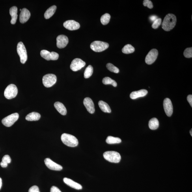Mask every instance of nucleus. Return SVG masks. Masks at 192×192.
<instances>
[{
  "mask_svg": "<svg viewBox=\"0 0 192 192\" xmlns=\"http://www.w3.org/2000/svg\"><path fill=\"white\" fill-rule=\"evenodd\" d=\"M176 20L175 15L172 14H168L164 19L162 24V28L165 31H170L175 27Z\"/></svg>",
  "mask_w": 192,
  "mask_h": 192,
  "instance_id": "f257e3e1",
  "label": "nucleus"
},
{
  "mask_svg": "<svg viewBox=\"0 0 192 192\" xmlns=\"http://www.w3.org/2000/svg\"><path fill=\"white\" fill-rule=\"evenodd\" d=\"M61 139L63 143L70 147H75L78 145V141L74 136L64 133L61 136Z\"/></svg>",
  "mask_w": 192,
  "mask_h": 192,
  "instance_id": "f03ea898",
  "label": "nucleus"
},
{
  "mask_svg": "<svg viewBox=\"0 0 192 192\" xmlns=\"http://www.w3.org/2000/svg\"><path fill=\"white\" fill-rule=\"evenodd\" d=\"M103 157L106 160L111 163H118L121 159L119 153L114 151H108L104 153Z\"/></svg>",
  "mask_w": 192,
  "mask_h": 192,
  "instance_id": "7ed1b4c3",
  "label": "nucleus"
},
{
  "mask_svg": "<svg viewBox=\"0 0 192 192\" xmlns=\"http://www.w3.org/2000/svg\"><path fill=\"white\" fill-rule=\"evenodd\" d=\"M90 47L92 50L96 52H101L108 48L109 44L107 42L96 41L92 43Z\"/></svg>",
  "mask_w": 192,
  "mask_h": 192,
  "instance_id": "20e7f679",
  "label": "nucleus"
},
{
  "mask_svg": "<svg viewBox=\"0 0 192 192\" xmlns=\"http://www.w3.org/2000/svg\"><path fill=\"white\" fill-rule=\"evenodd\" d=\"M17 51L20 57L21 63H25L27 59V49L22 42L18 43L17 46Z\"/></svg>",
  "mask_w": 192,
  "mask_h": 192,
  "instance_id": "39448f33",
  "label": "nucleus"
},
{
  "mask_svg": "<svg viewBox=\"0 0 192 192\" xmlns=\"http://www.w3.org/2000/svg\"><path fill=\"white\" fill-rule=\"evenodd\" d=\"M18 92V90L16 86L14 84H11L6 88L4 92V95L6 99H11L15 98Z\"/></svg>",
  "mask_w": 192,
  "mask_h": 192,
  "instance_id": "423d86ee",
  "label": "nucleus"
},
{
  "mask_svg": "<svg viewBox=\"0 0 192 192\" xmlns=\"http://www.w3.org/2000/svg\"><path fill=\"white\" fill-rule=\"evenodd\" d=\"M57 77L55 74H49L45 75L43 77L42 82L45 87L49 88L52 87L56 82Z\"/></svg>",
  "mask_w": 192,
  "mask_h": 192,
  "instance_id": "0eeeda50",
  "label": "nucleus"
},
{
  "mask_svg": "<svg viewBox=\"0 0 192 192\" xmlns=\"http://www.w3.org/2000/svg\"><path fill=\"white\" fill-rule=\"evenodd\" d=\"M19 118V114L15 113L11 114L2 120V123L4 125L10 127L13 125L15 122L17 121Z\"/></svg>",
  "mask_w": 192,
  "mask_h": 192,
  "instance_id": "6e6552de",
  "label": "nucleus"
},
{
  "mask_svg": "<svg viewBox=\"0 0 192 192\" xmlns=\"http://www.w3.org/2000/svg\"><path fill=\"white\" fill-rule=\"evenodd\" d=\"M85 62L81 59L76 58L73 60L70 65V68L71 70L74 72L78 71L84 67L85 65Z\"/></svg>",
  "mask_w": 192,
  "mask_h": 192,
  "instance_id": "1a4fd4ad",
  "label": "nucleus"
},
{
  "mask_svg": "<svg viewBox=\"0 0 192 192\" xmlns=\"http://www.w3.org/2000/svg\"><path fill=\"white\" fill-rule=\"evenodd\" d=\"M41 56L45 59L49 61V60H57L59 59V54L54 52H50L46 50H42L41 51Z\"/></svg>",
  "mask_w": 192,
  "mask_h": 192,
  "instance_id": "9d476101",
  "label": "nucleus"
},
{
  "mask_svg": "<svg viewBox=\"0 0 192 192\" xmlns=\"http://www.w3.org/2000/svg\"><path fill=\"white\" fill-rule=\"evenodd\" d=\"M158 55V52L156 49H153L148 53L145 58L146 63L151 64L156 61Z\"/></svg>",
  "mask_w": 192,
  "mask_h": 192,
  "instance_id": "9b49d317",
  "label": "nucleus"
},
{
  "mask_svg": "<svg viewBox=\"0 0 192 192\" xmlns=\"http://www.w3.org/2000/svg\"><path fill=\"white\" fill-rule=\"evenodd\" d=\"M164 110L166 115L170 117L173 113V106L171 100L169 98H166L163 101Z\"/></svg>",
  "mask_w": 192,
  "mask_h": 192,
  "instance_id": "f8f14e48",
  "label": "nucleus"
},
{
  "mask_svg": "<svg viewBox=\"0 0 192 192\" xmlns=\"http://www.w3.org/2000/svg\"><path fill=\"white\" fill-rule=\"evenodd\" d=\"M45 165L49 169L56 171H60L63 169V167L61 165L55 162L50 159L47 158L45 159Z\"/></svg>",
  "mask_w": 192,
  "mask_h": 192,
  "instance_id": "ddd939ff",
  "label": "nucleus"
},
{
  "mask_svg": "<svg viewBox=\"0 0 192 192\" xmlns=\"http://www.w3.org/2000/svg\"><path fill=\"white\" fill-rule=\"evenodd\" d=\"M63 26L67 29L73 31L78 29L80 27V25L76 21L73 20H69L64 22Z\"/></svg>",
  "mask_w": 192,
  "mask_h": 192,
  "instance_id": "4468645a",
  "label": "nucleus"
},
{
  "mask_svg": "<svg viewBox=\"0 0 192 192\" xmlns=\"http://www.w3.org/2000/svg\"><path fill=\"white\" fill-rule=\"evenodd\" d=\"M56 40L57 46L59 49H63L65 47L69 42L67 37L64 35L58 36Z\"/></svg>",
  "mask_w": 192,
  "mask_h": 192,
  "instance_id": "2eb2a0df",
  "label": "nucleus"
},
{
  "mask_svg": "<svg viewBox=\"0 0 192 192\" xmlns=\"http://www.w3.org/2000/svg\"><path fill=\"white\" fill-rule=\"evenodd\" d=\"M83 103L84 105L87 109V110L90 114H93L95 109L94 103L93 101L88 97L85 98L84 99L83 101Z\"/></svg>",
  "mask_w": 192,
  "mask_h": 192,
  "instance_id": "dca6fc26",
  "label": "nucleus"
},
{
  "mask_svg": "<svg viewBox=\"0 0 192 192\" xmlns=\"http://www.w3.org/2000/svg\"><path fill=\"white\" fill-rule=\"evenodd\" d=\"M31 14L29 11L26 8H23L21 10L20 17H19V20L21 23L24 24L31 17Z\"/></svg>",
  "mask_w": 192,
  "mask_h": 192,
  "instance_id": "f3484780",
  "label": "nucleus"
},
{
  "mask_svg": "<svg viewBox=\"0 0 192 192\" xmlns=\"http://www.w3.org/2000/svg\"><path fill=\"white\" fill-rule=\"evenodd\" d=\"M63 182L68 186L72 187V188L77 190H81L82 189V187L81 184L74 182L71 179L65 178L63 179Z\"/></svg>",
  "mask_w": 192,
  "mask_h": 192,
  "instance_id": "a211bd4d",
  "label": "nucleus"
},
{
  "mask_svg": "<svg viewBox=\"0 0 192 192\" xmlns=\"http://www.w3.org/2000/svg\"><path fill=\"white\" fill-rule=\"evenodd\" d=\"M148 93L147 90L141 89L137 91L132 92L130 95V97L131 99H135L140 97L145 96Z\"/></svg>",
  "mask_w": 192,
  "mask_h": 192,
  "instance_id": "6ab92c4d",
  "label": "nucleus"
},
{
  "mask_svg": "<svg viewBox=\"0 0 192 192\" xmlns=\"http://www.w3.org/2000/svg\"><path fill=\"white\" fill-rule=\"evenodd\" d=\"M17 13H18V8L16 6H13L10 8L9 13L12 17V19L10 22L12 24H15L16 22L18 16Z\"/></svg>",
  "mask_w": 192,
  "mask_h": 192,
  "instance_id": "aec40b11",
  "label": "nucleus"
},
{
  "mask_svg": "<svg viewBox=\"0 0 192 192\" xmlns=\"http://www.w3.org/2000/svg\"><path fill=\"white\" fill-rule=\"evenodd\" d=\"M54 107L57 111L62 115H65L67 113V109L62 103L56 102L54 103Z\"/></svg>",
  "mask_w": 192,
  "mask_h": 192,
  "instance_id": "412c9836",
  "label": "nucleus"
},
{
  "mask_svg": "<svg viewBox=\"0 0 192 192\" xmlns=\"http://www.w3.org/2000/svg\"><path fill=\"white\" fill-rule=\"evenodd\" d=\"M40 117V114L34 112L28 114L26 117V119L28 121H36L39 120Z\"/></svg>",
  "mask_w": 192,
  "mask_h": 192,
  "instance_id": "4be33fe9",
  "label": "nucleus"
},
{
  "mask_svg": "<svg viewBox=\"0 0 192 192\" xmlns=\"http://www.w3.org/2000/svg\"><path fill=\"white\" fill-rule=\"evenodd\" d=\"M98 105L100 109L104 113H110L111 111L110 107L107 103L103 101H100L98 103Z\"/></svg>",
  "mask_w": 192,
  "mask_h": 192,
  "instance_id": "5701e85b",
  "label": "nucleus"
},
{
  "mask_svg": "<svg viewBox=\"0 0 192 192\" xmlns=\"http://www.w3.org/2000/svg\"><path fill=\"white\" fill-rule=\"evenodd\" d=\"M57 7L56 5H53L49 7L45 12L44 17L46 19H49L55 14L56 10Z\"/></svg>",
  "mask_w": 192,
  "mask_h": 192,
  "instance_id": "b1692460",
  "label": "nucleus"
},
{
  "mask_svg": "<svg viewBox=\"0 0 192 192\" xmlns=\"http://www.w3.org/2000/svg\"><path fill=\"white\" fill-rule=\"evenodd\" d=\"M159 122L156 118H153L149 122V127L152 130H155L158 128Z\"/></svg>",
  "mask_w": 192,
  "mask_h": 192,
  "instance_id": "393cba45",
  "label": "nucleus"
},
{
  "mask_svg": "<svg viewBox=\"0 0 192 192\" xmlns=\"http://www.w3.org/2000/svg\"><path fill=\"white\" fill-rule=\"evenodd\" d=\"M106 142L109 144H118L120 143L121 140L119 138L109 136L107 138Z\"/></svg>",
  "mask_w": 192,
  "mask_h": 192,
  "instance_id": "a878e982",
  "label": "nucleus"
},
{
  "mask_svg": "<svg viewBox=\"0 0 192 192\" xmlns=\"http://www.w3.org/2000/svg\"><path fill=\"white\" fill-rule=\"evenodd\" d=\"M135 51L134 47L130 44L126 45L122 49V53L126 54L132 53Z\"/></svg>",
  "mask_w": 192,
  "mask_h": 192,
  "instance_id": "bb28decb",
  "label": "nucleus"
},
{
  "mask_svg": "<svg viewBox=\"0 0 192 192\" xmlns=\"http://www.w3.org/2000/svg\"><path fill=\"white\" fill-rule=\"evenodd\" d=\"M103 83L105 85H111L114 87L117 86V83L115 81L109 77H105L103 79Z\"/></svg>",
  "mask_w": 192,
  "mask_h": 192,
  "instance_id": "cd10ccee",
  "label": "nucleus"
},
{
  "mask_svg": "<svg viewBox=\"0 0 192 192\" xmlns=\"http://www.w3.org/2000/svg\"><path fill=\"white\" fill-rule=\"evenodd\" d=\"M93 72V68L91 65L88 66L85 69L84 73V77L86 79L91 77Z\"/></svg>",
  "mask_w": 192,
  "mask_h": 192,
  "instance_id": "c85d7f7f",
  "label": "nucleus"
},
{
  "mask_svg": "<svg viewBox=\"0 0 192 192\" xmlns=\"http://www.w3.org/2000/svg\"><path fill=\"white\" fill-rule=\"evenodd\" d=\"M111 16L108 13L103 15L101 17L100 21L101 24L103 25H106L109 22Z\"/></svg>",
  "mask_w": 192,
  "mask_h": 192,
  "instance_id": "c756f323",
  "label": "nucleus"
},
{
  "mask_svg": "<svg viewBox=\"0 0 192 192\" xmlns=\"http://www.w3.org/2000/svg\"><path fill=\"white\" fill-rule=\"evenodd\" d=\"M107 67L108 70L111 72L116 73H118L119 72V69L111 63H107Z\"/></svg>",
  "mask_w": 192,
  "mask_h": 192,
  "instance_id": "7c9ffc66",
  "label": "nucleus"
},
{
  "mask_svg": "<svg viewBox=\"0 0 192 192\" xmlns=\"http://www.w3.org/2000/svg\"><path fill=\"white\" fill-rule=\"evenodd\" d=\"M185 57L187 58H190L192 57V48L190 47L185 49L184 52Z\"/></svg>",
  "mask_w": 192,
  "mask_h": 192,
  "instance_id": "2f4dec72",
  "label": "nucleus"
},
{
  "mask_svg": "<svg viewBox=\"0 0 192 192\" xmlns=\"http://www.w3.org/2000/svg\"><path fill=\"white\" fill-rule=\"evenodd\" d=\"M161 19L158 18L153 23L152 25V27L154 29H157L160 26L161 23Z\"/></svg>",
  "mask_w": 192,
  "mask_h": 192,
  "instance_id": "473e14b6",
  "label": "nucleus"
},
{
  "mask_svg": "<svg viewBox=\"0 0 192 192\" xmlns=\"http://www.w3.org/2000/svg\"><path fill=\"white\" fill-rule=\"evenodd\" d=\"M143 5L147 7L149 9H152L154 6L152 2L150 0H144L143 2Z\"/></svg>",
  "mask_w": 192,
  "mask_h": 192,
  "instance_id": "72a5a7b5",
  "label": "nucleus"
},
{
  "mask_svg": "<svg viewBox=\"0 0 192 192\" xmlns=\"http://www.w3.org/2000/svg\"><path fill=\"white\" fill-rule=\"evenodd\" d=\"M11 159L10 157L8 155H6L2 158V161L8 165V164L11 162Z\"/></svg>",
  "mask_w": 192,
  "mask_h": 192,
  "instance_id": "f704fd0d",
  "label": "nucleus"
},
{
  "mask_svg": "<svg viewBox=\"0 0 192 192\" xmlns=\"http://www.w3.org/2000/svg\"><path fill=\"white\" fill-rule=\"evenodd\" d=\"M28 192H40V191L38 187L36 185H34L29 189Z\"/></svg>",
  "mask_w": 192,
  "mask_h": 192,
  "instance_id": "c9c22d12",
  "label": "nucleus"
},
{
  "mask_svg": "<svg viewBox=\"0 0 192 192\" xmlns=\"http://www.w3.org/2000/svg\"><path fill=\"white\" fill-rule=\"evenodd\" d=\"M50 192H62L57 187L53 186L51 187Z\"/></svg>",
  "mask_w": 192,
  "mask_h": 192,
  "instance_id": "e433bc0d",
  "label": "nucleus"
},
{
  "mask_svg": "<svg viewBox=\"0 0 192 192\" xmlns=\"http://www.w3.org/2000/svg\"><path fill=\"white\" fill-rule=\"evenodd\" d=\"M187 100L190 104L191 107H192V95H189L187 96Z\"/></svg>",
  "mask_w": 192,
  "mask_h": 192,
  "instance_id": "4c0bfd02",
  "label": "nucleus"
},
{
  "mask_svg": "<svg viewBox=\"0 0 192 192\" xmlns=\"http://www.w3.org/2000/svg\"><path fill=\"white\" fill-rule=\"evenodd\" d=\"M150 19L151 21H153V22H154V21L158 19V17L156 16H152L150 17Z\"/></svg>",
  "mask_w": 192,
  "mask_h": 192,
  "instance_id": "58836bf2",
  "label": "nucleus"
},
{
  "mask_svg": "<svg viewBox=\"0 0 192 192\" xmlns=\"http://www.w3.org/2000/svg\"><path fill=\"white\" fill-rule=\"evenodd\" d=\"M0 165H1V167L3 168L6 167L8 166V164L4 163L2 161L1 162Z\"/></svg>",
  "mask_w": 192,
  "mask_h": 192,
  "instance_id": "ea45409f",
  "label": "nucleus"
},
{
  "mask_svg": "<svg viewBox=\"0 0 192 192\" xmlns=\"http://www.w3.org/2000/svg\"><path fill=\"white\" fill-rule=\"evenodd\" d=\"M2 186V179L0 178V189H1V187Z\"/></svg>",
  "mask_w": 192,
  "mask_h": 192,
  "instance_id": "a19ab883",
  "label": "nucleus"
},
{
  "mask_svg": "<svg viewBox=\"0 0 192 192\" xmlns=\"http://www.w3.org/2000/svg\"><path fill=\"white\" fill-rule=\"evenodd\" d=\"M192 129H191V130L190 131V135H191V136H192Z\"/></svg>",
  "mask_w": 192,
  "mask_h": 192,
  "instance_id": "79ce46f5",
  "label": "nucleus"
}]
</instances>
